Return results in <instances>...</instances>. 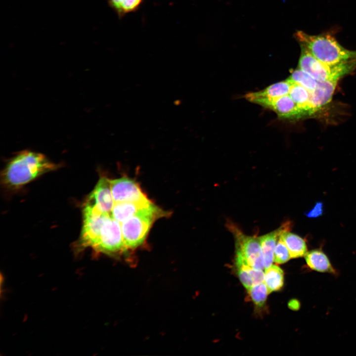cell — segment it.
<instances>
[{"instance_id":"2e32d148","label":"cell","mask_w":356,"mask_h":356,"mask_svg":"<svg viewBox=\"0 0 356 356\" xmlns=\"http://www.w3.org/2000/svg\"><path fill=\"white\" fill-rule=\"evenodd\" d=\"M236 265L239 279L247 290L264 281L265 273L262 270L243 264H236Z\"/></svg>"},{"instance_id":"ba28073f","label":"cell","mask_w":356,"mask_h":356,"mask_svg":"<svg viewBox=\"0 0 356 356\" xmlns=\"http://www.w3.org/2000/svg\"><path fill=\"white\" fill-rule=\"evenodd\" d=\"M86 201L94 205L103 213L110 215L115 203L110 179L105 177L100 178Z\"/></svg>"},{"instance_id":"e0dca14e","label":"cell","mask_w":356,"mask_h":356,"mask_svg":"<svg viewBox=\"0 0 356 356\" xmlns=\"http://www.w3.org/2000/svg\"><path fill=\"white\" fill-rule=\"evenodd\" d=\"M121 20L138 10L145 0H104Z\"/></svg>"},{"instance_id":"ffe728a7","label":"cell","mask_w":356,"mask_h":356,"mask_svg":"<svg viewBox=\"0 0 356 356\" xmlns=\"http://www.w3.org/2000/svg\"><path fill=\"white\" fill-rule=\"evenodd\" d=\"M289 79L310 91H312L316 88L318 83V81L299 68L293 71Z\"/></svg>"},{"instance_id":"ac0fdd59","label":"cell","mask_w":356,"mask_h":356,"mask_svg":"<svg viewBox=\"0 0 356 356\" xmlns=\"http://www.w3.org/2000/svg\"><path fill=\"white\" fill-rule=\"evenodd\" d=\"M264 282L268 294L280 290L284 284V272L277 266L271 265L265 269Z\"/></svg>"},{"instance_id":"5b68a950","label":"cell","mask_w":356,"mask_h":356,"mask_svg":"<svg viewBox=\"0 0 356 356\" xmlns=\"http://www.w3.org/2000/svg\"><path fill=\"white\" fill-rule=\"evenodd\" d=\"M227 226L233 234L235 245V263L243 264L263 270L264 260L259 238L245 234L234 223L229 222Z\"/></svg>"},{"instance_id":"9a60e30c","label":"cell","mask_w":356,"mask_h":356,"mask_svg":"<svg viewBox=\"0 0 356 356\" xmlns=\"http://www.w3.org/2000/svg\"><path fill=\"white\" fill-rule=\"evenodd\" d=\"M289 228L283 230L281 233L280 237L286 245L291 258H297L305 256L308 252L305 240L299 235L289 232Z\"/></svg>"},{"instance_id":"7c38bea8","label":"cell","mask_w":356,"mask_h":356,"mask_svg":"<svg viewBox=\"0 0 356 356\" xmlns=\"http://www.w3.org/2000/svg\"><path fill=\"white\" fill-rule=\"evenodd\" d=\"M154 205L149 199L136 202L115 203L110 215L121 223L134 216L150 209Z\"/></svg>"},{"instance_id":"4fadbf2b","label":"cell","mask_w":356,"mask_h":356,"mask_svg":"<svg viewBox=\"0 0 356 356\" xmlns=\"http://www.w3.org/2000/svg\"><path fill=\"white\" fill-rule=\"evenodd\" d=\"M290 226V224L289 222H285L277 229L259 237L264 257L265 269L272 265L274 261V252L277 239L282 231L289 228Z\"/></svg>"},{"instance_id":"3957f363","label":"cell","mask_w":356,"mask_h":356,"mask_svg":"<svg viewBox=\"0 0 356 356\" xmlns=\"http://www.w3.org/2000/svg\"><path fill=\"white\" fill-rule=\"evenodd\" d=\"M299 68L318 82L338 80L356 69V57L335 65L323 63L314 57L305 47L301 46Z\"/></svg>"},{"instance_id":"5bb4252c","label":"cell","mask_w":356,"mask_h":356,"mask_svg":"<svg viewBox=\"0 0 356 356\" xmlns=\"http://www.w3.org/2000/svg\"><path fill=\"white\" fill-rule=\"evenodd\" d=\"M305 257L308 266L312 270L320 272L336 273L327 256L321 250H312L308 252Z\"/></svg>"},{"instance_id":"277c9868","label":"cell","mask_w":356,"mask_h":356,"mask_svg":"<svg viewBox=\"0 0 356 356\" xmlns=\"http://www.w3.org/2000/svg\"><path fill=\"white\" fill-rule=\"evenodd\" d=\"M166 213L154 205L150 209L134 216L121 223V231L126 249L141 245L153 222Z\"/></svg>"},{"instance_id":"cb8c5ba5","label":"cell","mask_w":356,"mask_h":356,"mask_svg":"<svg viewBox=\"0 0 356 356\" xmlns=\"http://www.w3.org/2000/svg\"><path fill=\"white\" fill-rule=\"evenodd\" d=\"M288 305L289 307L293 310H297L300 307V303L298 301L296 300H293L290 301Z\"/></svg>"},{"instance_id":"30bf717a","label":"cell","mask_w":356,"mask_h":356,"mask_svg":"<svg viewBox=\"0 0 356 356\" xmlns=\"http://www.w3.org/2000/svg\"><path fill=\"white\" fill-rule=\"evenodd\" d=\"M292 82L288 79L272 84L262 90L246 94L245 97L249 101L262 106L266 102L289 94Z\"/></svg>"},{"instance_id":"7a4b0ae2","label":"cell","mask_w":356,"mask_h":356,"mask_svg":"<svg viewBox=\"0 0 356 356\" xmlns=\"http://www.w3.org/2000/svg\"><path fill=\"white\" fill-rule=\"evenodd\" d=\"M294 36L301 46L326 64L335 65L356 57V50L346 49L329 34L311 35L298 31Z\"/></svg>"},{"instance_id":"603a6c76","label":"cell","mask_w":356,"mask_h":356,"mask_svg":"<svg viewBox=\"0 0 356 356\" xmlns=\"http://www.w3.org/2000/svg\"><path fill=\"white\" fill-rule=\"evenodd\" d=\"M322 205L320 203H317L308 214L309 217H317L322 213Z\"/></svg>"},{"instance_id":"44dd1931","label":"cell","mask_w":356,"mask_h":356,"mask_svg":"<svg viewBox=\"0 0 356 356\" xmlns=\"http://www.w3.org/2000/svg\"><path fill=\"white\" fill-rule=\"evenodd\" d=\"M247 291L252 301L257 307L261 308L265 305L268 293L264 281L253 285L247 289Z\"/></svg>"},{"instance_id":"8992f818","label":"cell","mask_w":356,"mask_h":356,"mask_svg":"<svg viewBox=\"0 0 356 356\" xmlns=\"http://www.w3.org/2000/svg\"><path fill=\"white\" fill-rule=\"evenodd\" d=\"M90 248L95 254L114 255L126 250L121 223L110 215L106 214L99 233Z\"/></svg>"},{"instance_id":"8fae6325","label":"cell","mask_w":356,"mask_h":356,"mask_svg":"<svg viewBox=\"0 0 356 356\" xmlns=\"http://www.w3.org/2000/svg\"><path fill=\"white\" fill-rule=\"evenodd\" d=\"M338 81L318 82L316 88L310 91L308 106L312 114L330 102Z\"/></svg>"},{"instance_id":"52a82bcc","label":"cell","mask_w":356,"mask_h":356,"mask_svg":"<svg viewBox=\"0 0 356 356\" xmlns=\"http://www.w3.org/2000/svg\"><path fill=\"white\" fill-rule=\"evenodd\" d=\"M115 203L140 202L148 200L138 183L129 178L110 179Z\"/></svg>"},{"instance_id":"6da1fadb","label":"cell","mask_w":356,"mask_h":356,"mask_svg":"<svg viewBox=\"0 0 356 356\" xmlns=\"http://www.w3.org/2000/svg\"><path fill=\"white\" fill-rule=\"evenodd\" d=\"M58 166L43 154L22 151L6 165L1 173V182L7 188L16 189L45 173L55 170Z\"/></svg>"},{"instance_id":"d6986e66","label":"cell","mask_w":356,"mask_h":356,"mask_svg":"<svg viewBox=\"0 0 356 356\" xmlns=\"http://www.w3.org/2000/svg\"><path fill=\"white\" fill-rule=\"evenodd\" d=\"M289 95L293 101L306 112L308 115L312 114L308 106L310 97V91L308 89L293 82Z\"/></svg>"},{"instance_id":"9c48e42d","label":"cell","mask_w":356,"mask_h":356,"mask_svg":"<svg viewBox=\"0 0 356 356\" xmlns=\"http://www.w3.org/2000/svg\"><path fill=\"white\" fill-rule=\"evenodd\" d=\"M262 106L273 110L281 119H298L308 116L289 94L266 102Z\"/></svg>"},{"instance_id":"7402d4cb","label":"cell","mask_w":356,"mask_h":356,"mask_svg":"<svg viewBox=\"0 0 356 356\" xmlns=\"http://www.w3.org/2000/svg\"><path fill=\"white\" fill-rule=\"evenodd\" d=\"M290 258L289 250L279 236L274 249V262L278 264H282L287 262Z\"/></svg>"}]
</instances>
